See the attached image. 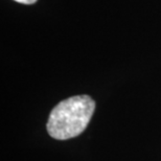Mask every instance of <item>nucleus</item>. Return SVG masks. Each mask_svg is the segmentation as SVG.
I'll return each instance as SVG.
<instances>
[{
  "label": "nucleus",
  "instance_id": "nucleus-2",
  "mask_svg": "<svg viewBox=\"0 0 161 161\" xmlns=\"http://www.w3.org/2000/svg\"><path fill=\"white\" fill-rule=\"evenodd\" d=\"M14 1L23 3V4H33V3L37 2V0H14Z\"/></svg>",
  "mask_w": 161,
  "mask_h": 161
},
{
  "label": "nucleus",
  "instance_id": "nucleus-1",
  "mask_svg": "<svg viewBox=\"0 0 161 161\" xmlns=\"http://www.w3.org/2000/svg\"><path fill=\"white\" fill-rule=\"evenodd\" d=\"M95 110V102L89 95H76L60 102L49 114L47 132L58 140H66L82 134Z\"/></svg>",
  "mask_w": 161,
  "mask_h": 161
}]
</instances>
